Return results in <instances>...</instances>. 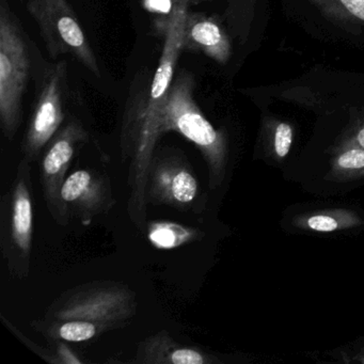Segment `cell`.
<instances>
[{
	"mask_svg": "<svg viewBox=\"0 0 364 364\" xmlns=\"http://www.w3.org/2000/svg\"><path fill=\"white\" fill-rule=\"evenodd\" d=\"M186 6H176L165 24V41L154 76L148 84L137 87L127 100L121 129L120 148L123 161L129 163V195L127 214L140 233L148 225L149 171L154 156L156 129L169 97L174 72L183 53L182 35Z\"/></svg>",
	"mask_w": 364,
	"mask_h": 364,
	"instance_id": "cell-1",
	"label": "cell"
},
{
	"mask_svg": "<svg viewBox=\"0 0 364 364\" xmlns=\"http://www.w3.org/2000/svg\"><path fill=\"white\" fill-rule=\"evenodd\" d=\"M195 85L193 76L185 71L174 78L157 124L156 137L159 140L166 133L174 132L195 144L208 168V186L218 191L231 173L229 139L227 133L217 129L200 109L193 99Z\"/></svg>",
	"mask_w": 364,
	"mask_h": 364,
	"instance_id": "cell-2",
	"label": "cell"
},
{
	"mask_svg": "<svg viewBox=\"0 0 364 364\" xmlns=\"http://www.w3.org/2000/svg\"><path fill=\"white\" fill-rule=\"evenodd\" d=\"M137 310V294L131 287L114 281H97L61 294L48 306L41 321H85L105 333L127 326Z\"/></svg>",
	"mask_w": 364,
	"mask_h": 364,
	"instance_id": "cell-3",
	"label": "cell"
},
{
	"mask_svg": "<svg viewBox=\"0 0 364 364\" xmlns=\"http://www.w3.org/2000/svg\"><path fill=\"white\" fill-rule=\"evenodd\" d=\"M283 178L321 198L347 195L364 186V149L319 148L291 159Z\"/></svg>",
	"mask_w": 364,
	"mask_h": 364,
	"instance_id": "cell-4",
	"label": "cell"
},
{
	"mask_svg": "<svg viewBox=\"0 0 364 364\" xmlns=\"http://www.w3.org/2000/svg\"><path fill=\"white\" fill-rule=\"evenodd\" d=\"M31 52L9 0H0V124L12 140L22 123L23 99L31 75Z\"/></svg>",
	"mask_w": 364,
	"mask_h": 364,
	"instance_id": "cell-5",
	"label": "cell"
},
{
	"mask_svg": "<svg viewBox=\"0 0 364 364\" xmlns=\"http://www.w3.org/2000/svg\"><path fill=\"white\" fill-rule=\"evenodd\" d=\"M33 210L31 163L22 159L9 191L0 202V248L12 276L28 278L33 253Z\"/></svg>",
	"mask_w": 364,
	"mask_h": 364,
	"instance_id": "cell-6",
	"label": "cell"
},
{
	"mask_svg": "<svg viewBox=\"0 0 364 364\" xmlns=\"http://www.w3.org/2000/svg\"><path fill=\"white\" fill-rule=\"evenodd\" d=\"M27 12L37 23L48 54L54 60L69 55L100 77L99 63L69 0H28Z\"/></svg>",
	"mask_w": 364,
	"mask_h": 364,
	"instance_id": "cell-7",
	"label": "cell"
},
{
	"mask_svg": "<svg viewBox=\"0 0 364 364\" xmlns=\"http://www.w3.org/2000/svg\"><path fill=\"white\" fill-rule=\"evenodd\" d=\"M89 140V133L82 122L70 121L61 127L42 153L40 181L48 212L61 227H67L70 212L61 199V187L78 150Z\"/></svg>",
	"mask_w": 364,
	"mask_h": 364,
	"instance_id": "cell-8",
	"label": "cell"
},
{
	"mask_svg": "<svg viewBox=\"0 0 364 364\" xmlns=\"http://www.w3.org/2000/svg\"><path fill=\"white\" fill-rule=\"evenodd\" d=\"M68 84V63L53 65L42 77L37 101L22 144L23 159L37 161L48 142L65 121V95Z\"/></svg>",
	"mask_w": 364,
	"mask_h": 364,
	"instance_id": "cell-9",
	"label": "cell"
},
{
	"mask_svg": "<svg viewBox=\"0 0 364 364\" xmlns=\"http://www.w3.org/2000/svg\"><path fill=\"white\" fill-rule=\"evenodd\" d=\"M280 227L293 235L355 236L364 232V208L326 202L296 203L285 208Z\"/></svg>",
	"mask_w": 364,
	"mask_h": 364,
	"instance_id": "cell-10",
	"label": "cell"
},
{
	"mask_svg": "<svg viewBox=\"0 0 364 364\" xmlns=\"http://www.w3.org/2000/svg\"><path fill=\"white\" fill-rule=\"evenodd\" d=\"M198 195L199 182L184 159L176 154H154L146 187L148 203L188 212Z\"/></svg>",
	"mask_w": 364,
	"mask_h": 364,
	"instance_id": "cell-11",
	"label": "cell"
},
{
	"mask_svg": "<svg viewBox=\"0 0 364 364\" xmlns=\"http://www.w3.org/2000/svg\"><path fill=\"white\" fill-rule=\"evenodd\" d=\"M61 199L70 214L82 225L109 212L116 204L108 176L92 169L76 170L67 176L61 187Z\"/></svg>",
	"mask_w": 364,
	"mask_h": 364,
	"instance_id": "cell-12",
	"label": "cell"
},
{
	"mask_svg": "<svg viewBox=\"0 0 364 364\" xmlns=\"http://www.w3.org/2000/svg\"><path fill=\"white\" fill-rule=\"evenodd\" d=\"M183 52L203 54L225 65L232 55V46L229 36L220 23L204 14L187 12L183 25Z\"/></svg>",
	"mask_w": 364,
	"mask_h": 364,
	"instance_id": "cell-13",
	"label": "cell"
},
{
	"mask_svg": "<svg viewBox=\"0 0 364 364\" xmlns=\"http://www.w3.org/2000/svg\"><path fill=\"white\" fill-rule=\"evenodd\" d=\"M131 362L140 364L223 363L214 353L176 342L165 330L142 341Z\"/></svg>",
	"mask_w": 364,
	"mask_h": 364,
	"instance_id": "cell-14",
	"label": "cell"
},
{
	"mask_svg": "<svg viewBox=\"0 0 364 364\" xmlns=\"http://www.w3.org/2000/svg\"><path fill=\"white\" fill-rule=\"evenodd\" d=\"M295 129L287 121L269 118L264 120L255 149V159L268 167L282 171L293 157Z\"/></svg>",
	"mask_w": 364,
	"mask_h": 364,
	"instance_id": "cell-15",
	"label": "cell"
},
{
	"mask_svg": "<svg viewBox=\"0 0 364 364\" xmlns=\"http://www.w3.org/2000/svg\"><path fill=\"white\" fill-rule=\"evenodd\" d=\"M146 233L152 246L164 250L178 248L203 238L200 230L172 221H150Z\"/></svg>",
	"mask_w": 364,
	"mask_h": 364,
	"instance_id": "cell-16",
	"label": "cell"
},
{
	"mask_svg": "<svg viewBox=\"0 0 364 364\" xmlns=\"http://www.w3.org/2000/svg\"><path fill=\"white\" fill-rule=\"evenodd\" d=\"M330 20L364 26V0H309Z\"/></svg>",
	"mask_w": 364,
	"mask_h": 364,
	"instance_id": "cell-17",
	"label": "cell"
},
{
	"mask_svg": "<svg viewBox=\"0 0 364 364\" xmlns=\"http://www.w3.org/2000/svg\"><path fill=\"white\" fill-rule=\"evenodd\" d=\"M351 146L364 149V108L351 112L346 124L321 148L341 149Z\"/></svg>",
	"mask_w": 364,
	"mask_h": 364,
	"instance_id": "cell-18",
	"label": "cell"
},
{
	"mask_svg": "<svg viewBox=\"0 0 364 364\" xmlns=\"http://www.w3.org/2000/svg\"><path fill=\"white\" fill-rule=\"evenodd\" d=\"M54 353L56 355L57 362L60 364H82V360L73 349L68 346L65 341H55Z\"/></svg>",
	"mask_w": 364,
	"mask_h": 364,
	"instance_id": "cell-19",
	"label": "cell"
},
{
	"mask_svg": "<svg viewBox=\"0 0 364 364\" xmlns=\"http://www.w3.org/2000/svg\"><path fill=\"white\" fill-rule=\"evenodd\" d=\"M144 9L152 14L171 16L174 9L173 0H144Z\"/></svg>",
	"mask_w": 364,
	"mask_h": 364,
	"instance_id": "cell-20",
	"label": "cell"
},
{
	"mask_svg": "<svg viewBox=\"0 0 364 364\" xmlns=\"http://www.w3.org/2000/svg\"><path fill=\"white\" fill-rule=\"evenodd\" d=\"M205 0H173L174 7L176 6H186L189 8V6L196 5V4L202 3Z\"/></svg>",
	"mask_w": 364,
	"mask_h": 364,
	"instance_id": "cell-21",
	"label": "cell"
}]
</instances>
